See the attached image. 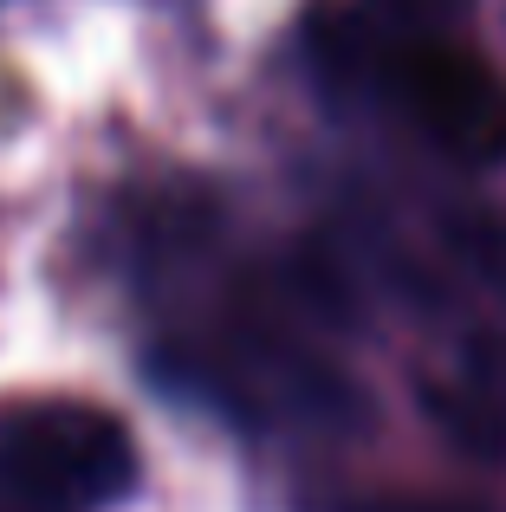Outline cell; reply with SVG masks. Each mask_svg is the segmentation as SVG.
Instances as JSON below:
<instances>
[{
	"instance_id": "cell-1",
	"label": "cell",
	"mask_w": 506,
	"mask_h": 512,
	"mask_svg": "<svg viewBox=\"0 0 506 512\" xmlns=\"http://www.w3.org/2000/svg\"><path fill=\"white\" fill-rule=\"evenodd\" d=\"M0 480L26 506L91 512L137 487V441L91 402H13L0 415Z\"/></svg>"
},
{
	"instance_id": "cell-2",
	"label": "cell",
	"mask_w": 506,
	"mask_h": 512,
	"mask_svg": "<svg viewBox=\"0 0 506 512\" xmlns=\"http://www.w3.org/2000/svg\"><path fill=\"white\" fill-rule=\"evenodd\" d=\"M383 85H390L396 111L442 156H455L468 169L506 163V85L474 52L409 33L383 59Z\"/></svg>"
},
{
	"instance_id": "cell-3",
	"label": "cell",
	"mask_w": 506,
	"mask_h": 512,
	"mask_svg": "<svg viewBox=\"0 0 506 512\" xmlns=\"http://www.w3.org/2000/svg\"><path fill=\"white\" fill-rule=\"evenodd\" d=\"M429 415L474 454H506V415L500 396H474V389H429Z\"/></svg>"
},
{
	"instance_id": "cell-4",
	"label": "cell",
	"mask_w": 506,
	"mask_h": 512,
	"mask_svg": "<svg viewBox=\"0 0 506 512\" xmlns=\"http://www.w3.org/2000/svg\"><path fill=\"white\" fill-rule=\"evenodd\" d=\"M461 7H468V0H370V13H377V20L390 26L396 39H409V33H435V26L455 20Z\"/></svg>"
},
{
	"instance_id": "cell-5",
	"label": "cell",
	"mask_w": 506,
	"mask_h": 512,
	"mask_svg": "<svg viewBox=\"0 0 506 512\" xmlns=\"http://www.w3.org/2000/svg\"><path fill=\"white\" fill-rule=\"evenodd\" d=\"M351 512H461V506H429V500H370V506H351Z\"/></svg>"
},
{
	"instance_id": "cell-6",
	"label": "cell",
	"mask_w": 506,
	"mask_h": 512,
	"mask_svg": "<svg viewBox=\"0 0 506 512\" xmlns=\"http://www.w3.org/2000/svg\"><path fill=\"white\" fill-rule=\"evenodd\" d=\"M0 512H26V500H20V506H0Z\"/></svg>"
}]
</instances>
